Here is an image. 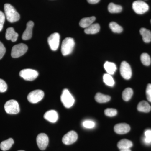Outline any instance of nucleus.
Segmentation results:
<instances>
[{
  "label": "nucleus",
  "mask_w": 151,
  "mask_h": 151,
  "mask_svg": "<svg viewBox=\"0 0 151 151\" xmlns=\"http://www.w3.org/2000/svg\"><path fill=\"white\" fill-rule=\"evenodd\" d=\"M4 8L6 18L9 22L14 23L19 20L20 15L12 6L6 4Z\"/></svg>",
  "instance_id": "obj_1"
},
{
  "label": "nucleus",
  "mask_w": 151,
  "mask_h": 151,
  "mask_svg": "<svg viewBox=\"0 0 151 151\" xmlns=\"http://www.w3.org/2000/svg\"><path fill=\"white\" fill-rule=\"evenodd\" d=\"M75 46L74 39L71 37H67L63 41L61 51L63 56L70 54L73 51Z\"/></svg>",
  "instance_id": "obj_2"
},
{
  "label": "nucleus",
  "mask_w": 151,
  "mask_h": 151,
  "mask_svg": "<svg viewBox=\"0 0 151 151\" xmlns=\"http://www.w3.org/2000/svg\"><path fill=\"white\" fill-rule=\"evenodd\" d=\"M60 100L64 107L66 108H70L73 106L75 100L68 89H65L63 91L60 97Z\"/></svg>",
  "instance_id": "obj_3"
},
{
  "label": "nucleus",
  "mask_w": 151,
  "mask_h": 151,
  "mask_svg": "<svg viewBox=\"0 0 151 151\" xmlns=\"http://www.w3.org/2000/svg\"><path fill=\"white\" fill-rule=\"evenodd\" d=\"M28 47L26 45L20 43L13 47L11 55L14 58H17L24 55L27 51Z\"/></svg>",
  "instance_id": "obj_4"
},
{
  "label": "nucleus",
  "mask_w": 151,
  "mask_h": 151,
  "mask_svg": "<svg viewBox=\"0 0 151 151\" xmlns=\"http://www.w3.org/2000/svg\"><path fill=\"white\" fill-rule=\"evenodd\" d=\"M4 109L6 112L9 114H17L20 111L18 103L14 100L8 101L5 104Z\"/></svg>",
  "instance_id": "obj_5"
},
{
  "label": "nucleus",
  "mask_w": 151,
  "mask_h": 151,
  "mask_svg": "<svg viewBox=\"0 0 151 151\" xmlns=\"http://www.w3.org/2000/svg\"><path fill=\"white\" fill-rule=\"evenodd\" d=\"M38 75L37 71L29 68L23 69L19 72L20 76L27 81H33L37 78Z\"/></svg>",
  "instance_id": "obj_6"
},
{
  "label": "nucleus",
  "mask_w": 151,
  "mask_h": 151,
  "mask_svg": "<svg viewBox=\"0 0 151 151\" xmlns=\"http://www.w3.org/2000/svg\"><path fill=\"white\" fill-rule=\"evenodd\" d=\"M133 10L136 13L142 14L148 11L149 7L147 3L142 1H137L134 2L132 4Z\"/></svg>",
  "instance_id": "obj_7"
},
{
  "label": "nucleus",
  "mask_w": 151,
  "mask_h": 151,
  "mask_svg": "<svg viewBox=\"0 0 151 151\" xmlns=\"http://www.w3.org/2000/svg\"><path fill=\"white\" fill-rule=\"evenodd\" d=\"M44 96V93L41 90H35L30 92L27 96V100L32 103H36L40 102Z\"/></svg>",
  "instance_id": "obj_8"
},
{
  "label": "nucleus",
  "mask_w": 151,
  "mask_h": 151,
  "mask_svg": "<svg viewBox=\"0 0 151 151\" xmlns=\"http://www.w3.org/2000/svg\"><path fill=\"white\" fill-rule=\"evenodd\" d=\"M60 36L59 33L57 32L52 34L47 39L50 47L52 50L55 51L58 48L60 43Z\"/></svg>",
  "instance_id": "obj_9"
},
{
  "label": "nucleus",
  "mask_w": 151,
  "mask_h": 151,
  "mask_svg": "<svg viewBox=\"0 0 151 151\" xmlns=\"http://www.w3.org/2000/svg\"><path fill=\"white\" fill-rule=\"evenodd\" d=\"M120 73L122 77L126 80H129L132 77V68L129 64L126 61H123L121 63Z\"/></svg>",
  "instance_id": "obj_10"
},
{
  "label": "nucleus",
  "mask_w": 151,
  "mask_h": 151,
  "mask_svg": "<svg viewBox=\"0 0 151 151\" xmlns=\"http://www.w3.org/2000/svg\"><path fill=\"white\" fill-rule=\"evenodd\" d=\"M37 143L39 148L44 150L48 145L49 139L46 134L41 133L38 135L36 138Z\"/></svg>",
  "instance_id": "obj_11"
},
{
  "label": "nucleus",
  "mask_w": 151,
  "mask_h": 151,
  "mask_svg": "<svg viewBox=\"0 0 151 151\" xmlns=\"http://www.w3.org/2000/svg\"><path fill=\"white\" fill-rule=\"evenodd\" d=\"M78 135L75 131H70L65 134L62 138V142L65 145H70L76 142Z\"/></svg>",
  "instance_id": "obj_12"
},
{
  "label": "nucleus",
  "mask_w": 151,
  "mask_h": 151,
  "mask_svg": "<svg viewBox=\"0 0 151 151\" xmlns=\"http://www.w3.org/2000/svg\"><path fill=\"white\" fill-rule=\"evenodd\" d=\"M130 127L126 123H120L115 125L114 130L115 132L119 134H124L129 132Z\"/></svg>",
  "instance_id": "obj_13"
},
{
  "label": "nucleus",
  "mask_w": 151,
  "mask_h": 151,
  "mask_svg": "<svg viewBox=\"0 0 151 151\" xmlns=\"http://www.w3.org/2000/svg\"><path fill=\"white\" fill-rule=\"evenodd\" d=\"M34 25V23L32 21L28 22L27 24L26 29L22 35V39L23 40H28L32 37V29Z\"/></svg>",
  "instance_id": "obj_14"
},
{
  "label": "nucleus",
  "mask_w": 151,
  "mask_h": 151,
  "mask_svg": "<svg viewBox=\"0 0 151 151\" xmlns=\"http://www.w3.org/2000/svg\"><path fill=\"white\" fill-rule=\"evenodd\" d=\"M44 118L51 123H55L58 120V114L54 110H50L45 113Z\"/></svg>",
  "instance_id": "obj_15"
},
{
  "label": "nucleus",
  "mask_w": 151,
  "mask_h": 151,
  "mask_svg": "<svg viewBox=\"0 0 151 151\" xmlns=\"http://www.w3.org/2000/svg\"><path fill=\"white\" fill-rule=\"evenodd\" d=\"M19 35L15 31L13 27H9L6 30V38L7 40H11L13 42L16 41Z\"/></svg>",
  "instance_id": "obj_16"
},
{
  "label": "nucleus",
  "mask_w": 151,
  "mask_h": 151,
  "mask_svg": "<svg viewBox=\"0 0 151 151\" xmlns=\"http://www.w3.org/2000/svg\"><path fill=\"white\" fill-rule=\"evenodd\" d=\"M95 19L96 18L94 16L84 18L81 19L79 22V25L81 27L86 28L93 24V23L95 21Z\"/></svg>",
  "instance_id": "obj_17"
},
{
  "label": "nucleus",
  "mask_w": 151,
  "mask_h": 151,
  "mask_svg": "<svg viewBox=\"0 0 151 151\" xmlns=\"http://www.w3.org/2000/svg\"><path fill=\"white\" fill-rule=\"evenodd\" d=\"M140 33L142 37L143 40L145 43H149L151 41V32L145 28L140 30Z\"/></svg>",
  "instance_id": "obj_18"
},
{
  "label": "nucleus",
  "mask_w": 151,
  "mask_h": 151,
  "mask_svg": "<svg viewBox=\"0 0 151 151\" xmlns=\"http://www.w3.org/2000/svg\"><path fill=\"white\" fill-rule=\"evenodd\" d=\"M100 25L98 23L92 24L85 28L84 32L86 34H95L100 31Z\"/></svg>",
  "instance_id": "obj_19"
},
{
  "label": "nucleus",
  "mask_w": 151,
  "mask_h": 151,
  "mask_svg": "<svg viewBox=\"0 0 151 151\" xmlns=\"http://www.w3.org/2000/svg\"><path fill=\"white\" fill-rule=\"evenodd\" d=\"M137 110L140 112L149 113L151 111V107L147 101H142L138 104Z\"/></svg>",
  "instance_id": "obj_20"
},
{
  "label": "nucleus",
  "mask_w": 151,
  "mask_h": 151,
  "mask_svg": "<svg viewBox=\"0 0 151 151\" xmlns=\"http://www.w3.org/2000/svg\"><path fill=\"white\" fill-rule=\"evenodd\" d=\"M133 146V143L131 141L124 139L119 141L117 144V147L120 150L129 149Z\"/></svg>",
  "instance_id": "obj_21"
},
{
  "label": "nucleus",
  "mask_w": 151,
  "mask_h": 151,
  "mask_svg": "<svg viewBox=\"0 0 151 151\" xmlns=\"http://www.w3.org/2000/svg\"><path fill=\"white\" fill-rule=\"evenodd\" d=\"M104 68L107 73L110 75H113L116 72L117 68L116 64L113 62L106 61L104 65Z\"/></svg>",
  "instance_id": "obj_22"
},
{
  "label": "nucleus",
  "mask_w": 151,
  "mask_h": 151,
  "mask_svg": "<svg viewBox=\"0 0 151 151\" xmlns=\"http://www.w3.org/2000/svg\"><path fill=\"white\" fill-rule=\"evenodd\" d=\"M111 97L108 95H105L100 93H97L95 96V100L99 103H105L109 102Z\"/></svg>",
  "instance_id": "obj_23"
},
{
  "label": "nucleus",
  "mask_w": 151,
  "mask_h": 151,
  "mask_svg": "<svg viewBox=\"0 0 151 151\" xmlns=\"http://www.w3.org/2000/svg\"><path fill=\"white\" fill-rule=\"evenodd\" d=\"M14 143V141L12 138H9L6 140L3 141L0 144V148L2 150L5 151L9 150Z\"/></svg>",
  "instance_id": "obj_24"
},
{
  "label": "nucleus",
  "mask_w": 151,
  "mask_h": 151,
  "mask_svg": "<svg viewBox=\"0 0 151 151\" xmlns=\"http://www.w3.org/2000/svg\"><path fill=\"white\" fill-rule=\"evenodd\" d=\"M108 11L111 13H119L122 11V6L111 3L108 6Z\"/></svg>",
  "instance_id": "obj_25"
},
{
  "label": "nucleus",
  "mask_w": 151,
  "mask_h": 151,
  "mask_svg": "<svg viewBox=\"0 0 151 151\" xmlns=\"http://www.w3.org/2000/svg\"><path fill=\"white\" fill-rule=\"evenodd\" d=\"M133 94V91L132 88H127L122 93V98L125 101H129L132 98Z\"/></svg>",
  "instance_id": "obj_26"
},
{
  "label": "nucleus",
  "mask_w": 151,
  "mask_h": 151,
  "mask_svg": "<svg viewBox=\"0 0 151 151\" xmlns=\"http://www.w3.org/2000/svg\"><path fill=\"white\" fill-rule=\"evenodd\" d=\"M103 81L106 85L108 86H113L115 84V81L111 75L108 73H105L103 75Z\"/></svg>",
  "instance_id": "obj_27"
},
{
  "label": "nucleus",
  "mask_w": 151,
  "mask_h": 151,
  "mask_svg": "<svg viewBox=\"0 0 151 151\" xmlns=\"http://www.w3.org/2000/svg\"><path fill=\"white\" fill-rule=\"evenodd\" d=\"M109 27L113 32L120 33L123 31V28L115 22H111L109 24Z\"/></svg>",
  "instance_id": "obj_28"
},
{
  "label": "nucleus",
  "mask_w": 151,
  "mask_h": 151,
  "mask_svg": "<svg viewBox=\"0 0 151 151\" xmlns=\"http://www.w3.org/2000/svg\"><path fill=\"white\" fill-rule=\"evenodd\" d=\"M141 62L146 66L150 65L151 60L150 57L147 53H143L141 55Z\"/></svg>",
  "instance_id": "obj_29"
},
{
  "label": "nucleus",
  "mask_w": 151,
  "mask_h": 151,
  "mask_svg": "<svg viewBox=\"0 0 151 151\" xmlns=\"http://www.w3.org/2000/svg\"><path fill=\"white\" fill-rule=\"evenodd\" d=\"M105 114L108 117H114L117 114V111L114 108H107L104 111Z\"/></svg>",
  "instance_id": "obj_30"
},
{
  "label": "nucleus",
  "mask_w": 151,
  "mask_h": 151,
  "mask_svg": "<svg viewBox=\"0 0 151 151\" xmlns=\"http://www.w3.org/2000/svg\"><path fill=\"white\" fill-rule=\"evenodd\" d=\"M83 127H85V128L87 129H92V128H94L95 126V123L93 121H84L83 123Z\"/></svg>",
  "instance_id": "obj_31"
},
{
  "label": "nucleus",
  "mask_w": 151,
  "mask_h": 151,
  "mask_svg": "<svg viewBox=\"0 0 151 151\" xmlns=\"http://www.w3.org/2000/svg\"><path fill=\"white\" fill-rule=\"evenodd\" d=\"M7 89V85L5 81L0 78V92H4Z\"/></svg>",
  "instance_id": "obj_32"
},
{
  "label": "nucleus",
  "mask_w": 151,
  "mask_h": 151,
  "mask_svg": "<svg viewBox=\"0 0 151 151\" xmlns=\"http://www.w3.org/2000/svg\"><path fill=\"white\" fill-rule=\"evenodd\" d=\"M5 15L1 11H0V32L3 29L5 20Z\"/></svg>",
  "instance_id": "obj_33"
},
{
  "label": "nucleus",
  "mask_w": 151,
  "mask_h": 151,
  "mask_svg": "<svg viewBox=\"0 0 151 151\" xmlns=\"http://www.w3.org/2000/svg\"><path fill=\"white\" fill-rule=\"evenodd\" d=\"M146 93L147 99L149 102H151V84H149L147 86Z\"/></svg>",
  "instance_id": "obj_34"
},
{
  "label": "nucleus",
  "mask_w": 151,
  "mask_h": 151,
  "mask_svg": "<svg viewBox=\"0 0 151 151\" xmlns=\"http://www.w3.org/2000/svg\"><path fill=\"white\" fill-rule=\"evenodd\" d=\"M6 49L3 44L0 41V60L1 59L5 54Z\"/></svg>",
  "instance_id": "obj_35"
},
{
  "label": "nucleus",
  "mask_w": 151,
  "mask_h": 151,
  "mask_svg": "<svg viewBox=\"0 0 151 151\" xmlns=\"http://www.w3.org/2000/svg\"><path fill=\"white\" fill-rule=\"evenodd\" d=\"M145 137L151 138V130H147L145 132Z\"/></svg>",
  "instance_id": "obj_36"
},
{
  "label": "nucleus",
  "mask_w": 151,
  "mask_h": 151,
  "mask_svg": "<svg viewBox=\"0 0 151 151\" xmlns=\"http://www.w3.org/2000/svg\"><path fill=\"white\" fill-rule=\"evenodd\" d=\"M144 142L146 145H149L151 144V138L145 137Z\"/></svg>",
  "instance_id": "obj_37"
},
{
  "label": "nucleus",
  "mask_w": 151,
  "mask_h": 151,
  "mask_svg": "<svg viewBox=\"0 0 151 151\" xmlns=\"http://www.w3.org/2000/svg\"><path fill=\"white\" fill-rule=\"evenodd\" d=\"M87 1L89 4H97L99 2L100 0H87Z\"/></svg>",
  "instance_id": "obj_38"
},
{
  "label": "nucleus",
  "mask_w": 151,
  "mask_h": 151,
  "mask_svg": "<svg viewBox=\"0 0 151 151\" xmlns=\"http://www.w3.org/2000/svg\"><path fill=\"white\" fill-rule=\"evenodd\" d=\"M120 151H132L130 150V149H125V150H122Z\"/></svg>",
  "instance_id": "obj_39"
},
{
  "label": "nucleus",
  "mask_w": 151,
  "mask_h": 151,
  "mask_svg": "<svg viewBox=\"0 0 151 151\" xmlns=\"http://www.w3.org/2000/svg\"><path fill=\"white\" fill-rule=\"evenodd\" d=\"M23 151V150H19V151Z\"/></svg>",
  "instance_id": "obj_40"
},
{
  "label": "nucleus",
  "mask_w": 151,
  "mask_h": 151,
  "mask_svg": "<svg viewBox=\"0 0 151 151\" xmlns=\"http://www.w3.org/2000/svg\"></svg>",
  "instance_id": "obj_41"
}]
</instances>
